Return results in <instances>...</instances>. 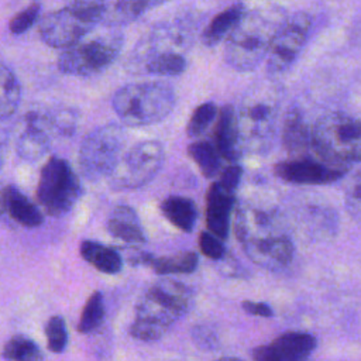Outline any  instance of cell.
<instances>
[{
    "mask_svg": "<svg viewBox=\"0 0 361 361\" xmlns=\"http://www.w3.org/2000/svg\"><path fill=\"white\" fill-rule=\"evenodd\" d=\"M234 231L247 257L267 269H282L290 264L295 245L275 206L251 202L235 210Z\"/></svg>",
    "mask_w": 361,
    "mask_h": 361,
    "instance_id": "obj_1",
    "label": "cell"
},
{
    "mask_svg": "<svg viewBox=\"0 0 361 361\" xmlns=\"http://www.w3.org/2000/svg\"><path fill=\"white\" fill-rule=\"evenodd\" d=\"M193 306V292L185 283L164 278L144 290L135 305L130 334L140 341H157L186 316Z\"/></svg>",
    "mask_w": 361,
    "mask_h": 361,
    "instance_id": "obj_2",
    "label": "cell"
},
{
    "mask_svg": "<svg viewBox=\"0 0 361 361\" xmlns=\"http://www.w3.org/2000/svg\"><path fill=\"white\" fill-rule=\"evenodd\" d=\"M286 18L285 10L275 4L247 10L226 38V62L238 72L255 69L268 56L271 45Z\"/></svg>",
    "mask_w": 361,
    "mask_h": 361,
    "instance_id": "obj_3",
    "label": "cell"
},
{
    "mask_svg": "<svg viewBox=\"0 0 361 361\" xmlns=\"http://www.w3.org/2000/svg\"><path fill=\"white\" fill-rule=\"evenodd\" d=\"M310 142L319 159L350 168L361 162V118L338 111L324 114L310 128Z\"/></svg>",
    "mask_w": 361,
    "mask_h": 361,
    "instance_id": "obj_4",
    "label": "cell"
},
{
    "mask_svg": "<svg viewBox=\"0 0 361 361\" xmlns=\"http://www.w3.org/2000/svg\"><path fill=\"white\" fill-rule=\"evenodd\" d=\"M176 93L165 82L128 83L116 90L111 106L118 118L130 127L162 121L173 110Z\"/></svg>",
    "mask_w": 361,
    "mask_h": 361,
    "instance_id": "obj_5",
    "label": "cell"
},
{
    "mask_svg": "<svg viewBox=\"0 0 361 361\" xmlns=\"http://www.w3.org/2000/svg\"><path fill=\"white\" fill-rule=\"evenodd\" d=\"M276 90L271 87L251 90L235 110L243 152L261 154L272 145L279 110Z\"/></svg>",
    "mask_w": 361,
    "mask_h": 361,
    "instance_id": "obj_6",
    "label": "cell"
},
{
    "mask_svg": "<svg viewBox=\"0 0 361 361\" xmlns=\"http://www.w3.org/2000/svg\"><path fill=\"white\" fill-rule=\"evenodd\" d=\"M104 3L73 1L39 21L41 39L54 48H71L102 21Z\"/></svg>",
    "mask_w": 361,
    "mask_h": 361,
    "instance_id": "obj_7",
    "label": "cell"
},
{
    "mask_svg": "<svg viewBox=\"0 0 361 361\" xmlns=\"http://www.w3.org/2000/svg\"><path fill=\"white\" fill-rule=\"evenodd\" d=\"M126 133L118 124H104L90 131L79 148V168L90 182L110 178L123 157Z\"/></svg>",
    "mask_w": 361,
    "mask_h": 361,
    "instance_id": "obj_8",
    "label": "cell"
},
{
    "mask_svg": "<svg viewBox=\"0 0 361 361\" xmlns=\"http://www.w3.org/2000/svg\"><path fill=\"white\" fill-rule=\"evenodd\" d=\"M123 42L120 32H104L82 39L59 55L58 68L62 73L72 76H93L116 61Z\"/></svg>",
    "mask_w": 361,
    "mask_h": 361,
    "instance_id": "obj_9",
    "label": "cell"
},
{
    "mask_svg": "<svg viewBox=\"0 0 361 361\" xmlns=\"http://www.w3.org/2000/svg\"><path fill=\"white\" fill-rule=\"evenodd\" d=\"M82 195L80 182L68 161L51 157L41 169L37 197L47 214L59 217L69 213Z\"/></svg>",
    "mask_w": 361,
    "mask_h": 361,
    "instance_id": "obj_10",
    "label": "cell"
},
{
    "mask_svg": "<svg viewBox=\"0 0 361 361\" xmlns=\"http://www.w3.org/2000/svg\"><path fill=\"white\" fill-rule=\"evenodd\" d=\"M164 147L159 141L145 140L126 151L111 173L110 186L116 190L137 189L151 182L164 164Z\"/></svg>",
    "mask_w": 361,
    "mask_h": 361,
    "instance_id": "obj_11",
    "label": "cell"
},
{
    "mask_svg": "<svg viewBox=\"0 0 361 361\" xmlns=\"http://www.w3.org/2000/svg\"><path fill=\"white\" fill-rule=\"evenodd\" d=\"M192 44V28L186 20L161 21L154 25L134 47L128 58V69L134 73L151 56L164 54L183 55Z\"/></svg>",
    "mask_w": 361,
    "mask_h": 361,
    "instance_id": "obj_12",
    "label": "cell"
},
{
    "mask_svg": "<svg viewBox=\"0 0 361 361\" xmlns=\"http://www.w3.org/2000/svg\"><path fill=\"white\" fill-rule=\"evenodd\" d=\"M312 20L307 13L299 11L288 17L278 31L267 56V68L272 75L285 72L298 58L310 31Z\"/></svg>",
    "mask_w": 361,
    "mask_h": 361,
    "instance_id": "obj_13",
    "label": "cell"
},
{
    "mask_svg": "<svg viewBox=\"0 0 361 361\" xmlns=\"http://www.w3.org/2000/svg\"><path fill=\"white\" fill-rule=\"evenodd\" d=\"M348 168L330 165L319 158L302 157L278 162L274 173L289 183L295 185H327L345 176Z\"/></svg>",
    "mask_w": 361,
    "mask_h": 361,
    "instance_id": "obj_14",
    "label": "cell"
},
{
    "mask_svg": "<svg viewBox=\"0 0 361 361\" xmlns=\"http://www.w3.org/2000/svg\"><path fill=\"white\" fill-rule=\"evenodd\" d=\"M316 338L303 331H288L252 350L254 361H309Z\"/></svg>",
    "mask_w": 361,
    "mask_h": 361,
    "instance_id": "obj_15",
    "label": "cell"
},
{
    "mask_svg": "<svg viewBox=\"0 0 361 361\" xmlns=\"http://www.w3.org/2000/svg\"><path fill=\"white\" fill-rule=\"evenodd\" d=\"M52 124L48 113L30 111L25 116V124L17 140L18 155L30 162L42 158L52 141Z\"/></svg>",
    "mask_w": 361,
    "mask_h": 361,
    "instance_id": "obj_16",
    "label": "cell"
},
{
    "mask_svg": "<svg viewBox=\"0 0 361 361\" xmlns=\"http://www.w3.org/2000/svg\"><path fill=\"white\" fill-rule=\"evenodd\" d=\"M235 203V193L226 190L219 182H213L206 196V224L212 234L220 240L230 233L231 210Z\"/></svg>",
    "mask_w": 361,
    "mask_h": 361,
    "instance_id": "obj_17",
    "label": "cell"
},
{
    "mask_svg": "<svg viewBox=\"0 0 361 361\" xmlns=\"http://www.w3.org/2000/svg\"><path fill=\"white\" fill-rule=\"evenodd\" d=\"M214 147L220 157L228 162H237L243 155L235 109L231 104H226L220 109L214 130Z\"/></svg>",
    "mask_w": 361,
    "mask_h": 361,
    "instance_id": "obj_18",
    "label": "cell"
},
{
    "mask_svg": "<svg viewBox=\"0 0 361 361\" xmlns=\"http://www.w3.org/2000/svg\"><path fill=\"white\" fill-rule=\"evenodd\" d=\"M106 227L113 237L127 244H142L147 241L141 220L130 206L120 204L114 207L107 219Z\"/></svg>",
    "mask_w": 361,
    "mask_h": 361,
    "instance_id": "obj_19",
    "label": "cell"
},
{
    "mask_svg": "<svg viewBox=\"0 0 361 361\" xmlns=\"http://www.w3.org/2000/svg\"><path fill=\"white\" fill-rule=\"evenodd\" d=\"M282 144L290 159L307 157L306 152L312 148L310 130L296 109H289L283 117Z\"/></svg>",
    "mask_w": 361,
    "mask_h": 361,
    "instance_id": "obj_20",
    "label": "cell"
},
{
    "mask_svg": "<svg viewBox=\"0 0 361 361\" xmlns=\"http://www.w3.org/2000/svg\"><path fill=\"white\" fill-rule=\"evenodd\" d=\"M4 207L10 217L24 227H38L44 223L42 212L16 186L3 189Z\"/></svg>",
    "mask_w": 361,
    "mask_h": 361,
    "instance_id": "obj_21",
    "label": "cell"
},
{
    "mask_svg": "<svg viewBox=\"0 0 361 361\" xmlns=\"http://www.w3.org/2000/svg\"><path fill=\"white\" fill-rule=\"evenodd\" d=\"M161 212L164 217L176 228L190 233L199 217V210L195 202L189 197L172 195L161 202Z\"/></svg>",
    "mask_w": 361,
    "mask_h": 361,
    "instance_id": "obj_22",
    "label": "cell"
},
{
    "mask_svg": "<svg viewBox=\"0 0 361 361\" xmlns=\"http://www.w3.org/2000/svg\"><path fill=\"white\" fill-rule=\"evenodd\" d=\"M79 250L82 258L103 274L114 275L118 274L123 268V259L120 254L109 245L93 240H85L80 243Z\"/></svg>",
    "mask_w": 361,
    "mask_h": 361,
    "instance_id": "obj_23",
    "label": "cell"
},
{
    "mask_svg": "<svg viewBox=\"0 0 361 361\" xmlns=\"http://www.w3.org/2000/svg\"><path fill=\"white\" fill-rule=\"evenodd\" d=\"M245 4L244 3H235L221 13H219L204 28L202 34V41L206 47H214L224 38L230 35V32L234 30V27L238 24L241 17L245 13Z\"/></svg>",
    "mask_w": 361,
    "mask_h": 361,
    "instance_id": "obj_24",
    "label": "cell"
},
{
    "mask_svg": "<svg viewBox=\"0 0 361 361\" xmlns=\"http://www.w3.org/2000/svg\"><path fill=\"white\" fill-rule=\"evenodd\" d=\"M159 1L149 0H118L104 3L102 21L106 25H121L135 21L149 7L158 6Z\"/></svg>",
    "mask_w": 361,
    "mask_h": 361,
    "instance_id": "obj_25",
    "label": "cell"
},
{
    "mask_svg": "<svg viewBox=\"0 0 361 361\" xmlns=\"http://www.w3.org/2000/svg\"><path fill=\"white\" fill-rule=\"evenodd\" d=\"M21 102V85L14 72L0 63V121L11 117Z\"/></svg>",
    "mask_w": 361,
    "mask_h": 361,
    "instance_id": "obj_26",
    "label": "cell"
},
{
    "mask_svg": "<svg viewBox=\"0 0 361 361\" xmlns=\"http://www.w3.org/2000/svg\"><path fill=\"white\" fill-rule=\"evenodd\" d=\"M197 265V254L193 251H186L166 257H152L148 267H151L158 275L166 276L172 274H192Z\"/></svg>",
    "mask_w": 361,
    "mask_h": 361,
    "instance_id": "obj_27",
    "label": "cell"
},
{
    "mask_svg": "<svg viewBox=\"0 0 361 361\" xmlns=\"http://www.w3.org/2000/svg\"><path fill=\"white\" fill-rule=\"evenodd\" d=\"M188 154L207 179L214 178L221 166V157L209 141H196L188 147Z\"/></svg>",
    "mask_w": 361,
    "mask_h": 361,
    "instance_id": "obj_28",
    "label": "cell"
},
{
    "mask_svg": "<svg viewBox=\"0 0 361 361\" xmlns=\"http://www.w3.org/2000/svg\"><path fill=\"white\" fill-rule=\"evenodd\" d=\"M186 69V59L179 54H164L148 58L137 73H147L155 76H176Z\"/></svg>",
    "mask_w": 361,
    "mask_h": 361,
    "instance_id": "obj_29",
    "label": "cell"
},
{
    "mask_svg": "<svg viewBox=\"0 0 361 361\" xmlns=\"http://www.w3.org/2000/svg\"><path fill=\"white\" fill-rule=\"evenodd\" d=\"M6 361H42V351L34 340L27 336L16 334L3 347Z\"/></svg>",
    "mask_w": 361,
    "mask_h": 361,
    "instance_id": "obj_30",
    "label": "cell"
},
{
    "mask_svg": "<svg viewBox=\"0 0 361 361\" xmlns=\"http://www.w3.org/2000/svg\"><path fill=\"white\" fill-rule=\"evenodd\" d=\"M104 313H106V307H104V298L102 292H93L82 310V314L78 323V331L92 333L96 329H99V326L104 320Z\"/></svg>",
    "mask_w": 361,
    "mask_h": 361,
    "instance_id": "obj_31",
    "label": "cell"
},
{
    "mask_svg": "<svg viewBox=\"0 0 361 361\" xmlns=\"http://www.w3.org/2000/svg\"><path fill=\"white\" fill-rule=\"evenodd\" d=\"M216 116H217V107L213 102H204L200 106H197L188 123V128H186L188 135L197 137L203 134L210 127Z\"/></svg>",
    "mask_w": 361,
    "mask_h": 361,
    "instance_id": "obj_32",
    "label": "cell"
},
{
    "mask_svg": "<svg viewBox=\"0 0 361 361\" xmlns=\"http://www.w3.org/2000/svg\"><path fill=\"white\" fill-rule=\"evenodd\" d=\"M45 337L48 348L59 354L66 348L68 344V330L62 316H52L45 324Z\"/></svg>",
    "mask_w": 361,
    "mask_h": 361,
    "instance_id": "obj_33",
    "label": "cell"
},
{
    "mask_svg": "<svg viewBox=\"0 0 361 361\" xmlns=\"http://www.w3.org/2000/svg\"><path fill=\"white\" fill-rule=\"evenodd\" d=\"M54 134L61 137H71L78 126L76 113L72 109L61 107L54 111H48Z\"/></svg>",
    "mask_w": 361,
    "mask_h": 361,
    "instance_id": "obj_34",
    "label": "cell"
},
{
    "mask_svg": "<svg viewBox=\"0 0 361 361\" xmlns=\"http://www.w3.org/2000/svg\"><path fill=\"white\" fill-rule=\"evenodd\" d=\"M41 11V4L32 3L23 8L20 13H17L8 23V30L11 34L20 35L25 32L28 28L32 27V24L37 21Z\"/></svg>",
    "mask_w": 361,
    "mask_h": 361,
    "instance_id": "obj_35",
    "label": "cell"
},
{
    "mask_svg": "<svg viewBox=\"0 0 361 361\" xmlns=\"http://www.w3.org/2000/svg\"><path fill=\"white\" fill-rule=\"evenodd\" d=\"M345 209L355 219L361 220V171L357 172L345 190Z\"/></svg>",
    "mask_w": 361,
    "mask_h": 361,
    "instance_id": "obj_36",
    "label": "cell"
},
{
    "mask_svg": "<svg viewBox=\"0 0 361 361\" xmlns=\"http://www.w3.org/2000/svg\"><path fill=\"white\" fill-rule=\"evenodd\" d=\"M200 251L212 259H221L226 254L224 245L219 237L212 234L210 231H202L199 237Z\"/></svg>",
    "mask_w": 361,
    "mask_h": 361,
    "instance_id": "obj_37",
    "label": "cell"
},
{
    "mask_svg": "<svg viewBox=\"0 0 361 361\" xmlns=\"http://www.w3.org/2000/svg\"><path fill=\"white\" fill-rule=\"evenodd\" d=\"M241 176H243V168L240 165H237V164H231L226 169H223V172L220 173V179L217 182L226 190L235 193V190H237V188L240 185Z\"/></svg>",
    "mask_w": 361,
    "mask_h": 361,
    "instance_id": "obj_38",
    "label": "cell"
},
{
    "mask_svg": "<svg viewBox=\"0 0 361 361\" xmlns=\"http://www.w3.org/2000/svg\"><path fill=\"white\" fill-rule=\"evenodd\" d=\"M192 337H193L196 345H199L204 350H213L217 345L216 334L206 326H196L192 331Z\"/></svg>",
    "mask_w": 361,
    "mask_h": 361,
    "instance_id": "obj_39",
    "label": "cell"
},
{
    "mask_svg": "<svg viewBox=\"0 0 361 361\" xmlns=\"http://www.w3.org/2000/svg\"><path fill=\"white\" fill-rule=\"evenodd\" d=\"M241 307L254 316H261V317H272L274 310L271 309L269 305L262 303V302H251V300H244L241 303Z\"/></svg>",
    "mask_w": 361,
    "mask_h": 361,
    "instance_id": "obj_40",
    "label": "cell"
},
{
    "mask_svg": "<svg viewBox=\"0 0 361 361\" xmlns=\"http://www.w3.org/2000/svg\"><path fill=\"white\" fill-rule=\"evenodd\" d=\"M4 210H6V207H4V195H3V190H0V217L4 213Z\"/></svg>",
    "mask_w": 361,
    "mask_h": 361,
    "instance_id": "obj_41",
    "label": "cell"
},
{
    "mask_svg": "<svg viewBox=\"0 0 361 361\" xmlns=\"http://www.w3.org/2000/svg\"><path fill=\"white\" fill-rule=\"evenodd\" d=\"M216 361H243L240 358H235V357H223V358H219Z\"/></svg>",
    "mask_w": 361,
    "mask_h": 361,
    "instance_id": "obj_42",
    "label": "cell"
},
{
    "mask_svg": "<svg viewBox=\"0 0 361 361\" xmlns=\"http://www.w3.org/2000/svg\"><path fill=\"white\" fill-rule=\"evenodd\" d=\"M0 168H1V152H0Z\"/></svg>",
    "mask_w": 361,
    "mask_h": 361,
    "instance_id": "obj_43",
    "label": "cell"
}]
</instances>
